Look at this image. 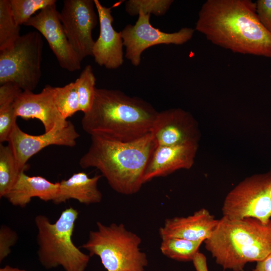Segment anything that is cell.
Masks as SVG:
<instances>
[{
    "label": "cell",
    "instance_id": "obj_1",
    "mask_svg": "<svg viewBox=\"0 0 271 271\" xmlns=\"http://www.w3.org/2000/svg\"><path fill=\"white\" fill-rule=\"evenodd\" d=\"M195 30L234 53L271 58V33L259 22L251 0H207Z\"/></svg>",
    "mask_w": 271,
    "mask_h": 271
},
{
    "label": "cell",
    "instance_id": "obj_2",
    "mask_svg": "<svg viewBox=\"0 0 271 271\" xmlns=\"http://www.w3.org/2000/svg\"><path fill=\"white\" fill-rule=\"evenodd\" d=\"M158 113L150 103L140 97L120 90L96 88L81 126L90 136L128 142L151 132Z\"/></svg>",
    "mask_w": 271,
    "mask_h": 271
},
{
    "label": "cell",
    "instance_id": "obj_3",
    "mask_svg": "<svg viewBox=\"0 0 271 271\" xmlns=\"http://www.w3.org/2000/svg\"><path fill=\"white\" fill-rule=\"evenodd\" d=\"M157 145L151 132L128 142L91 136L87 152L79 164L83 169H98L116 192L126 195L138 193Z\"/></svg>",
    "mask_w": 271,
    "mask_h": 271
},
{
    "label": "cell",
    "instance_id": "obj_4",
    "mask_svg": "<svg viewBox=\"0 0 271 271\" xmlns=\"http://www.w3.org/2000/svg\"><path fill=\"white\" fill-rule=\"evenodd\" d=\"M204 242L224 269L243 271L247 262L261 260L271 253V219L264 223L252 217L223 216Z\"/></svg>",
    "mask_w": 271,
    "mask_h": 271
},
{
    "label": "cell",
    "instance_id": "obj_5",
    "mask_svg": "<svg viewBox=\"0 0 271 271\" xmlns=\"http://www.w3.org/2000/svg\"><path fill=\"white\" fill-rule=\"evenodd\" d=\"M78 215L77 209L69 207L55 223L44 215L35 217L38 257L45 269L61 266L65 271H85L90 256L81 251L72 239Z\"/></svg>",
    "mask_w": 271,
    "mask_h": 271
},
{
    "label": "cell",
    "instance_id": "obj_6",
    "mask_svg": "<svg viewBox=\"0 0 271 271\" xmlns=\"http://www.w3.org/2000/svg\"><path fill=\"white\" fill-rule=\"evenodd\" d=\"M97 229L89 233L81 247L90 256L97 255L107 271H145L148 260L139 247L142 239L123 224L106 225L96 223Z\"/></svg>",
    "mask_w": 271,
    "mask_h": 271
},
{
    "label": "cell",
    "instance_id": "obj_7",
    "mask_svg": "<svg viewBox=\"0 0 271 271\" xmlns=\"http://www.w3.org/2000/svg\"><path fill=\"white\" fill-rule=\"evenodd\" d=\"M41 34L21 35L10 48L0 51V84L11 82L23 91H33L41 75L44 43Z\"/></svg>",
    "mask_w": 271,
    "mask_h": 271
},
{
    "label": "cell",
    "instance_id": "obj_8",
    "mask_svg": "<svg viewBox=\"0 0 271 271\" xmlns=\"http://www.w3.org/2000/svg\"><path fill=\"white\" fill-rule=\"evenodd\" d=\"M268 174L248 177L235 187L226 196L223 216L231 219L252 217L264 223L271 217V198Z\"/></svg>",
    "mask_w": 271,
    "mask_h": 271
},
{
    "label": "cell",
    "instance_id": "obj_9",
    "mask_svg": "<svg viewBox=\"0 0 271 271\" xmlns=\"http://www.w3.org/2000/svg\"><path fill=\"white\" fill-rule=\"evenodd\" d=\"M151 15L139 12L135 24L127 25L121 31L125 57L135 67L139 66L141 55L147 49L159 44L182 45L190 40L195 30L184 27L173 33H166L154 27Z\"/></svg>",
    "mask_w": 271,
    "mask_h": 271
},
{
    "label": "cell",
    "instance_id": "obj_10",
    "mask_svg": "<svg viewBox=\"0 0 271 271\" xmlns=\"http://www.w3.org/2000/svg\"><path fill=\"white\" fill-rule=\"evenodd\" d=\"M94 0H65L60 18L68 39L80 60L92 56V32L98 23Z\"/></svg>",
    "mask_w": 271,
    "mask_h": 271
},
{
    "label": "cell",
    "instance_id": "obj_11",
    "mask_svg": "<svg viewBox=\"0 0 271 271\" xmlns=\"http://www.w3.org/2000/svg\"><path fill=\"white\" fill-rule=\"evenodd\" d=\"M56 6L41 10L24 25L34 28L46 39L61 68L74 72L81 69V61L68 39Z\"/></svg>",
    "mask_w": 271,
    "mask_h": 271
},
{
    "label": "cell",
    "instance_id": "obj_12",
    "mask_svg": "<svg viewBox=\"0 0 271 271\" xmlns=\"http://www.w3.org/2000/svg\"><path fill=\"white\" fill-rule=\"evenodd\" d=\"M79 136L70 121L64 127L55 128L40 135L25 132L16 123L8 143L13 151L19 169L26 171L28 168V161L42 149L51 145L74 147Z\"/></svg>",
    "mask_w": 271,
    "mask_h": 271
},
{
    "label": "cell",
    "instance_id": "obj_13",
    "mask_svg": "<svg viewBox=\"0 0 271 271\" xmlns=\"http://www.w3.org/2000/svg\"><path fill=\"white\" fill-rule=\"evenodd\" d=\"M151 132L157 146L198 144L199 139L196 120L179 108L158 112Z\"/></svg>",
    "mask_w": 271,
    "mask_h": 271
},
{
    "label": "cell",
    "instance_id": "obj_14",
    "mask_svg": "<svg viewBox=\"0 0 271 271\" xmlns=\"http://www.w3.org/2000/svg\"><path fill=\"white\" fill-rule=\"evenodd\" d=\"M17 117L28 120L37 119L42 123L45 132L66 126L69 120L65 119L56 105L53 87L46 85L39 93L22 91L14 102Z\"/></svg>",
    "mask_w": 271,
    "mask_h": 271
},
{
    "label": "cell",
    "instance_id": "obj_15",
    "mask_svg": "<svg viewBox=\"0 0 271 271\" xmlns=\"http://www.w3.org/2000/svg\"><path fill=\"white\" fill-rule=\"evenodd\" d=\"M94 2L98 16L100 32L94 43L92 56L99 66L115 69L124 62L121 32L116 31L113 27L111 8L103 6L98 0H94Z\"/></svg>",
    "mask_w": 271,
    "mask_h": 271
},
{
    "label": "cell",
    "instance_id": "obj_16",
    "mask_svg": "<svg viewBox=\"0 0 271 271\" xmlns=\"http://www.w3.org/2000/svg\"><path fill=\"white\" fill-rule=\"evenodd\" d=\"M198 144L157 146L146 168L144 184L179 170L190 169L194 164Z\"/></svg>",
    "mask_w": 271,
    "mask_h": 271
},
{
    "label": "cell",
    "instance_id": "obj_17",
    "mask_svg": "<svg viewBox=\"0 0 271 271\" xmlns=\"http://www.w3.org/2000/svg\"><path fill=\"white\" fill-rule=\"evenodd\" d=\"M218 220L202 208L187 217H175L165 220L159 229L160 237H177L191 241H202L209 237Z\"/></svg>",
    "mask_w": 271,
    "mask_h": 271
},
{
    "label": "cell",
    "instance_id": "obj_18",
    "mask_svg": "<svg viewBox=\"0 0 271 271\" xmlns=\"http://www.w3.org/2000/svg\"><path fill=\"white\" fill-rule=\"evenodd\" d=\"M59 188V182L53 183L40 176H29L24 171L4 198L13 206L24 208L34 197L45 202H53Z\"/></svg>",
    "mask_w": 271,
    "mask_h": 271
},
{
    "label": "cell",
    "instance_id": "obj_19",
    "mask_svg": "<svg viewBox=\"0 0 271 271\" xmlns=\"http://www.w3.org/2000/svg\"><path fill=\"white\" fill-rule=\"evenodd\" d=\"M102 176L95 175L90 178L84 172L73 174L59 182V191L53 203L58 205L71 199L85 205L100 202L102 195L97 188V183Z\"/></svg>",
    "mask_w": 271,
    "mask_h": 271
},
{
    "label": "cell",
    "instance_id": "obj_20",
    "mask_svg": "<svg viewBox=\"0 0 271 271\" xmlns=\"http://www.w3.org/2000/svg\"><path fill=\"white\" fill-rule=\"evenodd\" d=\"M160 250L167 257L179 261H192L202 241L166 237L162 238Z\"/></svg>",
    "mask_w": 271,
    "mask_h": 271
},
{
    "label": "cell",
    "instance_id": "obj_21",
    "mask_svg": "<svg viewBox=\"0 0 271 271\" xmlns=\"http://www.w3.org/2000/svg\"><path fill=\"white\" fill-rule=\"evenodd\" d=\"M10 146L0 144V197L3 198L17 182L21 172Z\"/></svg>",
    "mask_w": 271,
    "mask_h": 271
},
{
    "label": "cell",
    "instance_id": "obj_22",
    "mask_svg": "<svg viewBox=\"0 0 271 271\" xmlns=\"http://www.w3.org/2000/svg\"><path fill=\"white\" fill-rule=\"evenodd\" d=\"M20 28L13 15L9 0H0V51L11 47L20 37Z\"/></svg>",
    "mask_w": 271,
    "mask_h": 271
},
{
    "label": "cell",
    "instance_id": "obj_23",
    "mask_svg": "<svg viewBox=\"0 0 271 271\" xmlns=\"http://www.w3.org/2000/svg\"><path fill=\"white\" fill-rule=\"evenodd\" d=\"M53 95L57 108L65 119L80 111L75 81L62 87H53Z\"/></svg>",
    "mask_w": 271,
    "mask_h": 271
},
{
    "label": "cell",
    "instance_id": "obj_24",
    "mask_svg": "<svg viewBox=\"0 0 271 271\" xmlns=\"http://www.w3.org/2000/svg\"><path fill=\"white\" fill-rule=\"evenodd\" d=\"M80 104V111L88 112L93 104L96 78L90 65H86L75 81Z\"/></svg>",
    "mask_w": 271,
    "mask_h": 271
},
{
    "label": "cell",
    "instance_id": "obj_25",
    "mask_svg": "<svg viewBox=\"0 0 271 271\" xmlns=\"http://www.w3.org/2000/svg\"><path fill=\"white\" fill-rule=\"evenodd\" d=\"M56 2V0H9L14 18L20 26L24 25L36 12L55 4Z\"/></svg>",
    "mask_w": 271,
    "mask_h": 271
},
{
    "label": "cell",
    "instance_id": "obj_26",
    "mask_svg": "<svg viewBox=\"0 0 271 271\" xmlns=\"http://www.w3.org/2000/svg\"><path fill=\"white\" fill-rule=\"evenodd\" d=\"M174 3L173 0H128L125 2V10L131 16L141 12L156 16L164 15Z\"/></svg>",
    "mask_w": 271,
    "mask_h": 271
},
{
    "label": "cell",
    "instance_id": "obj_27",
    "mask_svg": "<svg viewBox=\"0 0 271 271\" xmlns=\"http://www.w3.org/2000/svg\"><path fill=\"white\" fill-rule=\"evenodd\" d=\"M12 97H0V143L8 142L14 125L16 123V116L14 102Z\"/></svg>",
    "mask_w": 271,
    "mask_h": 271
},
{
    "label": "cell",
    "instance_id": "obj_28",
    "mask_svg": "<svg viewBox=\"0 0 271 271\" xmlns=\"http://www.w3.org/2000/svg\"><path fill=\"white\" fill-rule=\"evenodd\" d=\"M18 240L16 231L6 225L0 227V261L2 262L11 252V247Z\"/></svg>",
    "mask_w": 271,
    "mask_h": 271
},
{
    "label": "cell",
    "instance_id": "obj_29",
    "mask_svg": "<svg viewBox=\"0 0 271 271\" xmlns=\"http://www.w3.org/2000/svg\"><path fill=\"white\" fill-rule=\"evenodd\" d=\"M255 3L259 22L271 33V0H257Z\"/></svg>",
    "mask_w": 271,
    "mask_h": 271
},
{
    "label": "cell",
    "instance_id": "obj_30",
    "mask_svg": "<svg viewBox=\"0 0 271 271\" xmlns=\"http://www.w3.org/2000/svg\"><path fill=\"white\" fill-rule=\"evenodd\" d=\"M192 261L196 271H208L206 258L202 253L197 251Z\"/></svg>",
    "mask_w": 271,
    "mask_h": 271
},
{
    "label": "cell",
    "instance_id": "obj_31",
    "mask_svg": "<svg viewBox=\"0 0 271 271\" xmlns=\"http://www.w3.org/2000/svg\"><path fill=\"white\" fill-rule=\"evenodd\" d=\"M256 262L252 271H271V253L263 259Z\"/></svg>",
    "mask_w": 271,
    "mask_h": 271
},
{
    "label": "cell",
    "instance_id": "obj_32",
    "mask_svg": "<svg viewBox=\"0 0 271 271\" xmlns=\"http://www.w3.org/2000/svg\"><path fill=\"white\" fill-rule=\"evenodd\" d=\"M0 271H29L23 269H20L17 267H12L9 265H7L4 267L0 268Z\"/></svg>",
    "mask_w": 271,
    "mask_h": 271
},
{
    "label": "cell",
    "instance_id": "obj_33",
    "mask_svg": "<svg viewBox=\"0 0 271 271\" xmlns=\"http://www.w3.org/2000/svg\"><path fill=\"white\" fill-rule=\"evenodd\" d=\"M268 191L269 196L271 198V174H268V183H267Z\"/></svg>",
    "mask_w": 271,
    "mask_h": 271
},
{
    "label": "cell",
    "instance_id": "obj_34",
    "mask_svg": "<svg viewBox=\"0 0 271 271\" xmlns=\"http://www.w3.org/2000/svg\"><path fill=\"white\" fill-rule=\"evenodd\" d=\"M223 271H225L224 270H223Z\"/></svg>",
    "mask_w": 271,
    "mask_h": 271
}]
</instances>
